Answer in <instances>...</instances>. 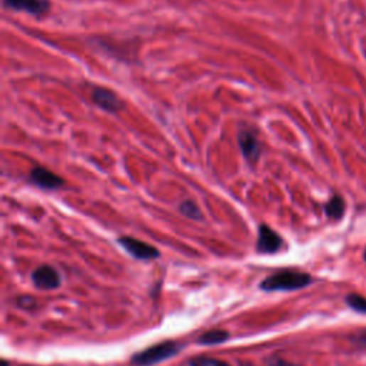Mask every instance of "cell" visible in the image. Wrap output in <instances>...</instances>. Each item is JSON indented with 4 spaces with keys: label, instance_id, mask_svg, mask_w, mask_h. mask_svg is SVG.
<instances>
[{
    "label": "cell",
    "instance_id": "obj_1",
    "mask_svg": "<svg viewBox=\"0 0 366 366\" xmlns=\"http://www.w3.org/2000/svg\"><path fill=\"white\" fill-rule=\"evenodd\" d=\"M312 282L311 275L298 271H279L265 278L259 288L265 292H289L306 288Z\"/></svg>",
    "mask_w": 366,
    "mask_h": 366
},
{
    "label": "cell",
    "instance_id": "obj_2",
    "mask_svg": "<svg viewBox=\"0 0 366 366\" xmlns=\"http://www.w3.org/2000/svg\"><path fill=\"white\" fill-rule=\"evenodd\" d=\"M182 346L175 340H165L161 343H156L151 348H146L142 352L135 353L131 357L132 366H154L156 363L165 362L173 356H176L181 352Z\"/></svg>",
    "mask_w": 366,
    "mask_h": 366
},
{
    "label": "cell",
    "instance_id": "obj_3",
    "mask_svg": "<svg viewBox=\"0 0 366 366\" xmlns=\"http://www.w3.org/2000/svg\"><path fill=\"white\" fill-rule=\"evenodd\" d=\"M117 243L131 257H134L135 259H139V261H154L161 257V252L155 247L149 245V243H146L144 240L131 237V236L119 237Z\"/></svg>",
    "mask_w": 366,
    "mask_h": 366
},
{
    "label": "cell",
    "instance_id": "obj_4",
    "mask_svg": "<svg viewBox=\"0 0 366 366\" xmlns=\"http://www.w3.org/2000/svg\"><path fill=\"white\" fill-rule=\"evenodd\" d=\"M284 245V239L278 232H275L268 225H261L258 230V240H257V251L259 254H276Z\"/></svg>",
    "mask_w": 366,
    "mask_h": 366
},
{
    "label": "cell",
    "instance_id": "obj_5",
    "mask_svg": "<svg viewBox=\"0 0 366 366\" xmlns=\"http://www.w3.org/2000/svg\"><path fill=\"white\" fill-rule=\"evenodd\" d=\"M6 9L26 12L33 16H43L50 11V0H2Z\"/></svg>",
    "mask_w": 366,
    "mask_h": 366
},
{
    "label": "cell",
    "instance_id": "obj_6",
    "mask_svg": "<svg viewBox=\"0 0 366 366\" xmlns=\"http://www.w3.org/2000/svg\"><path fill=\"white\" fill-rule=\"evenodd\" d=\"M237 142L243 158H245L249 163H255L261 158L262 146L258 136L254 132L240 131L237 136Z\"/></svg>",
    "mask_w": 366,
    "mask_h": 366
},
{
    "label": "cell",
    "instance_id": "obj_7",
    "mask_svg": "<svg viewBox=\"0 0 366 366\" xmlns=\"http://www.w3.org/2000/svg\"><path fill=\"white\" fill-rule=\"evenodd\" d=\"M32 282L38 289L52 291V289H56L60 286L62 279H60L59 272L53 267L42 265L33 271Z\"/></svg>",
    "mask_w": 366,
    "mask_h": 366
},
{
    "label": "cell",
    "instance_id": "obj_8",
    "mask_svg": "<svg viewBox=\"0 0 366 366\" xmlns=\"http://www.w3.org/2000/svg\"><path fill=\"white\" fill-rule=\"evenodd\" d=\"M29 179L33 185H36L38 188L46 189V190H56L65 185V181L60 176H58L52 171L42 168V166L32 168V171L29 173Z\"/></svg>",
    "mask_w": 366,
    "mask_h": 366
},
{
    "label": "cell",
    "instance_id": "obj_9",
    "mask_svg": "<svg viewBox=\"0 0 366 366\" xmlns=\"http://www.w3.org/2000/svg\"><path fill=\"white\" fill-rule=\"evenodd\" d=\"M92 100L96 106H99L100 109L110 112V113H116L119 110L124 109V103L122 100L109 89L106 87H93L92 89Z\"/></svg>",
    "mask_w": 366,
    "mask_h": 366
},
{
    "label": "cell",
    "instance_id": "obj_10",
    "mask_svg": "<svg viewBox=\"0 0 366 366\" xmlns=\"http://www.w3.org/2000/svg\"><path fill=\"white\" fill-rule=\"evenodd\" d=\"M229 332L227 330H223V329H212V330H208L205 333H202L199 338H198V343L199 345H203V346H212V345H220L223 343L225 340L229 339Z\"/></svg>",
    "mask_w": 366,
    "mask_h": 366
},
{
    "label": "cell",
    "instance_id": "obj_11",
    "mask_svg": "<svg viewBox=\"0 0 366 366\" xmlns=\"http://www.w3.org/2000/svg\"><path fill=\"white\" fill-rule=\"evenodd\" d=\"M345 212V202L339 195L330 198V200L325 205V213L330 219H340Z\"/></svg>",
    "mask_w": 366,
    "mask_h": 366
},
{
    "label": "cell",
    "instance_id": "obj_12",
    "mask_svg": "<svg viewBox=\"0 0 366 366\" xmlns=\"http://www.w3.org/2000/svg\"><path fill=\"white\" fill-rule=\"evenodd\" d=\"M179 212L183 216H186L188 219H192V220H202L203 219L202 210L199 209V206L193 200H183L179 205Z\"/></svg>",
    "mask_w": 366,
    "mask_h": 366
},
{
    "label": "cell",
    "instance_id": "obj_13",
    "mask_svg": "<svg viewBox=\"0 0 366 366\" xmlns=\"http://www.w3.org/2000/svg\"><path fill=\"white\" fill-rule=\"evenodd\" d=\"M189 366H232L226 360L210 357V356H198L189 360Z\"/></svg>",
    "mask_w": 366,
    "mask_h": 366
},
{
    "label": "cell",
    "instance_id": "obj_14",
    "mask_svg": "<svg viewBox=\"0 0 366 366\" xmlns=\"http://www.w3.org/2000/svg\"><path fill=\"white\" fill-rule=\"evenodd\" d=\"M346 305L349 308H352L353 311L359 312V313H365L366 315V298L357 294H350L346 296Z\"/></svg>",
    "mask_w": 366,
    "mask_h": 366
},
{
    "label": "cell",
    "instance_id": "obj_15",
    "mask_svg": "<svg viewBox=\"0 0 366 366\" xmlns=\"http://www.w3.org/2000/svg\"><path fill=\"white\" fill-rule=\"evenodd\" d=\"M18 305H19V308H22V309L29 311V309H33V308L36 306V301H35L32 296H21V298L18 299Z\"/></svg>",
    "mask_w": 366,
    "mask_h": 366
},
{
    "label": "cell",
    "instance_id": "obj_16",
    "mask_svg": "<svg viewBox=\"0 0 366 366\" xmlns=\"http://www.w3.org/2000/svg\"><path fill=\"white\" fill-rule=\"evenodd\" d=\"M268 366H298L289 360H285L279 356H272L268 359Z\"/></svg>",
    "mask_w": 366,
    "mask_h": 366
},
{
    "label": "cell",
    "instance_id": "obj_17",
    "mask_svg": "<svg viewBox=\"0 0 366 366\" xmlns=\"http://www.w3.org/2000/svg\"><path fill=\"white\" fill-rule=\"evenodd\" d=\"M356 342H357L360 346H366V329L360 330V332L356 335Z\"/></svg>",
    "mask_w": 366,
    "mask_h": 366
},
{
    "label": "cell",
    "instance_id": "obj_18",
    "mask_svg": "<svg viewBox=\"0 0 366 366\" xmlns=\"http://www.w3.org/2000/svg\"><path fill=\"white\" fill-rule=\"evenodd\" d=\"M0 365H2V366H9V363H8V360H6V359H4V360H2V363H0Z\"/></svg>",
    "mask_w": 366,
    "mask_h": 366
},
{
    "label": "cell",
    "instance_id": "obj_19",
    "mask_svg": "<svg viewBox=\"0 0 366 366\" xmlns=\"http://www.w3.org/2000/svg\"><path fill=\"white\" fill-rule=\"evenodd\" d=\"M363 259L366 261V249H365V254H363Z\"/></svg>",
    "mask_w": 366,
    "mask_h": 366
}]
</instances>
